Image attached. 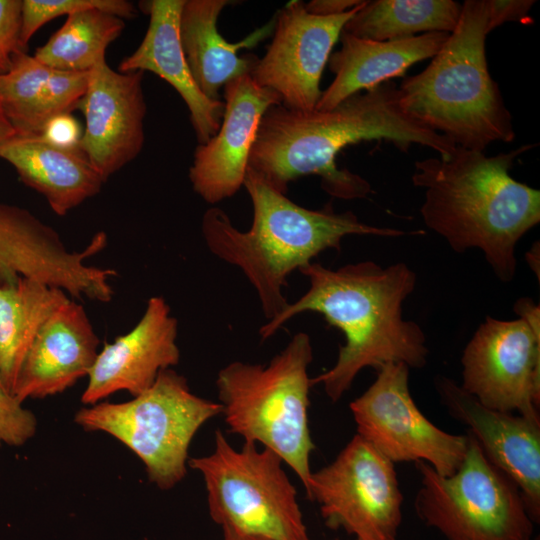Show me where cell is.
Segmentation results:
<instances>
[{"label":"cell","mask_w":540,"mask_h":540,"mask_svg":"<svg viewBox=\"0 0 540 540\" xmlns=\"http://www.w3.org/2000/svg\"><path fill=\"white\" fill-rule=\"evenodd\" d=\"M536 257H539V244L535 243L532 248L526 253V260L530 268L535 272L537 271V277L539 280V267L536 265V260L539 261V258L536 259Z\"/></svg>","instance_id":"36"},{"label":"cell","mask_w":540,"mask_h":540,"mask_svg":"<svg viewBox=\"0 0 540 540\" xmlns=\"http://www.w3.org/2000/svg\"><path fill=\"white\" fill-rule=\"evenodd\" d=\"M335 540H337V539H335Z\"/></svg>","instance_id":"38"},{"label":"cell","mask_w":540,"mask_h":540,"mask_svg":"<svg viewBox=\"0 0 540 540\" xmlns=\"http://www.w3.org/2000/svg\"><path fill=\"white\" fill-rule=\"evenodd\" d=\"M229 0H184L179 17L180 41L192 76L202 93L219 99L221 87L239 76L250 74L258 57L239 56L241 49L252 48L274 29L275 19L243 40L228 42L218 31L217 22Z\"/></svg>","instance_id":"21"},{"label":"cell","mask_w":540,"mask_h":540,"mask_svg":"<svg viewBox=\"0 0 540 540\" xmlns=\"http://www.w3.org/2000/svg\"><path fill=\"white\" fill-rule=\"evenodd\" d=\"M22 0H0V75L11 67L20 45ZM25 51V50H24Z\"/></svg>","instance_id":"29"},{"label":"cell","mask_w":540,"mask_h":540,"mask_svg":"<svg viewBox=\"0 0 540 540\" xmlns=\"http://www.w3.org/2000/svg\"><path fill=\"white\" fill-rule=\"evenodd\" d=\"M37 418L26 408L10 411L0 406V447H20L37 431Z\"/></svg>","instance_id":"30"},{"label":"cell","mask_w":540,"mask_h":540,"mask_svg":"<svg viewBox=\"0 0 540 540\" xmlns=\"http://www.w3.org/2000/svg\"><path fill=\"white\" fill-rule=\"evenodd\" d=\"M312 360L310 336L298 332L269 363L234 361L218 372L215 381L228 431L278 455L305 491L315 449L308 420Z\"/></svg>","instance_id":"6"},{"label":"cell","mask_w":540,"mask_h":540,"mask_svg":"<svg viewBox=\"0 0 540 540\" xmlns=\"http://www.w3.org/2000/svg\"><path fill=\"white\" fill-rule=\"evenodd\" d=\"M364 3L340 15L318 16L307 12L302 1L289 2L278 12L272 41L264 56L257 59L251 78L277 93L283 106L303 112L315 110L332 48Z\"/></svg>","instance_id":"13"},{"label":"cell","mask_w":540,"mask_h":540,"mask_svg":"<svg viewBox=\"0 0 540 540\" xmlns=\"http://www.w3.org/2000/svg\"><path fill=\"white\" fill-rule=\"evenodd\" d=\"M224 100L218 132L198 144L189 169L194 192L212 205L233 197L243 186L260 120L270 107L282 104L277 93L259 86L250 74L228 81Z\"/></svg>","instance_id":"15"},{"label":"cell","mask_w":540,"mask_h":540,"mask_svg":"<svg viewBox=\"0 0 540 540\" xmlns=\"http://www.w3.org/2000/svg\"><path fill=\"white\" fill-rule=\"evenodd\" d=\"M461 364L459 385L482 405L540 420V324L486 316Z\"/></svg>","instance_id":"12"},{"label":"cell","mask_w":540,"mask_h":540,"mask_svg":"<svg viewBox=\"0 0 540 540\" xmlns=\"http://www.w3.org/2000/svg\"><path fill=\"white\" fill-rule=\"evenodd\" d=\"M15 135L0 105V143ZM15 230V213L11 205L0 204V262L11 247Z\"/></svg>","instance_id":"33"},{"label":"cell","mask_w":540,"mask_h":540,"mask_svg":"<svg viewBox=\"0 0 540 540\" xmlns=\"http://www.w3.org/2000/svg\"><path fill=\"white\" fill-rule=\"evenodd\" d=\"M448 36L433 32L400 40L374 41L342 32L341 48L328 60L334 80L322 92L316 109L331 110L356 93L403 76L413 64L435 56Z\"/></svg>","instance_id":"20"},{"label":"cell","mask_w":540,"mask_h":540,"mask_svg":"<svg viewBox=\"0 0 540 540\" xmlns=\"http://www.w3.org/2000/svg\"><path fill=\"white\" fill-rule=\"evenodd\" d=\"M283 464L256 444L234 448L220 430L210 454L188 460L202 475L209 514L223 533L256 540H311Z\"/></svg>","instance_id":"8"},{"label":"cell","mask_w":540,"mask_h":540,"mask_svg":"<svg viewBox=\"0 0 540 540\" xmlns=\"http://www.w3.org/2000/svg\"><path fill=\"white\" fill-rule=\"evenodd\" d=\"M466 455L450 476L415 462L417 516L445 540H531L534 522L514 481L494 466L468 433Z\"/></svg>","instance_id":"9"},{"label":"cell","mask_w":540,"mask_h":540,"mask_svg":"<svg viewBox=\"0 0 540 540\" xmlns=\"http://www.w3.org/2000/svg\"><path fill=\"white\" fill-rule=\"evenodd\" d=\"M0 406L10 411H17L23 408L10 394L6 392L0 381Z\"/></svg>","instance_id":"35"},{"label":"cell","mask_w":540,"mask_h":540,"mask_svg":"<svg viewBox=\"0 0 540 540\" xmlns=\"http://www.w3.org/2000/svg\"><path fill=\"white\" fill-rule=\"evenodd\" d=\"M386 140L407 151L412 144L449 155L456 144L410 117L401 107L398 88L385 82L356 93L331 110L303 112L282 104L262 116L250 151L248 168L277 191L286 194L293 180L321 178V187L340 199L365 198L367 180L339 169L336 156L363 141Z\"/></svg>","instance_id":"1"},{"label":"cell","mask_w":540,"mask_h":540,"mask_svg":"<svg viewBox=\"0 0 540 540\" xmlns=\"http://www.w3.org/2000/svg\"><path fill=\"white\" fill-rule=\"evenodd\" d=\"M489 32L503 23L528 18L534 0H487Z\"/></svg>","instance_id":"32"},{"label":"cell","mask_w":540,"mask_h":540,"mask_svg":"<svg viewBox=\"0 0 540 540\" xmlns=\"http://www.w3.org/2000/svg\"><path fill=\"white\" fill-rule=\"evenodd\" d=\"M461 9L462 4L453 0L365 1L343 32L374 41L406 39L417 33L450 34Z\"/></svg>","instance_id":"24"},{"label":"cell","mask_w":540,"mask_h":540,"mask_svg":"<svg viewBox=\"0 0 540 540\" xmlns=\"http://www.w3.org/2000/svg\"><path fill=\"white\" fill-rule=\"evenodd\" d=\"M435 388L449 414L468 427L485 457L518 486L532 521L540 519V420L482 405L445 376Z\"/></svg>","instance_id":"16"},{"label":"cell","mask_w":540,"mask_h":540,"mask_svg":"<svg viewBox=\"0 0 540 540\" xmlns=\"http://www.w3.org/2000/svg\"><path fill=\"white\" fill-rule=\"evenodd\" d=\"M487 0H466L455 29L428 66L398 88L402 109L457 146L483 152L515 138L512 115L485 51Z\"/></svg>","instance_id":"5"},{"label":"cell","mask_w":540,"mask_h":540,"mask_svg":"<svg viewBox=\"0 0 540 540\" xmlns=\"http://www.w3.org/2000/svg\"><path fill=\"white\" fill-rule=\"evenodd\" d=\"M83 131L71 113L60 114L46 121L39 135L45 142L67 150L78 149Z\"/></svg>","instance_id":"31"},{"label":"cell","mask_w":540,"mask_h":540,"mask_svg":"<svg viewBox=\"0 0 540 540\" xmlns=\"http://www.w3.org/2000/svg\"><path fill=\"white\" fill-rule=\"evenodd\" d=\"M100 340L84 307L69 299L44 323L21 365L13 398L23 405L62 393L87 377Z\"/></svg>","instance_id":"18"},{"label":"cell","mask_w":540,"mask_h":540,"mask_svg":"<svg viewBox=\"0 0 540 540\" xmlns=\"http://www.w3.org/2000/svg\"><path fill=\"white\" fill-rule=\"evenodd\" d=\"M143 71L122 73L103 60L89 71L79 109L85 128L78 149L104 183L134 160L144 144Z\"/></svg>","instance_id":"14"},{"label":"cell","mask_w":540,"mask_h":540,"mask_svg":"<svg viewBox=\"0 0 540 540\" xmlns=\"http://www.w3.org/2000/svg\"><path fill=\"white\" fill-rule=\"evenodd\" d=\"M243 186L253 208L249 230H238L228 215L215 206L204 213L201 230L208 249L244 273L256 290L268 321L289 303L283 288L288 285L290 274L327 249L340 250L344 237L407 235L400 229L363 223L351 211L337 213L330 205L321 210L304 208L250 168Z\"/></svg>","instance_id":"4"},{"label":"cell","mask_w":540,"mask_h":540,"mask_svg":"<svg viewBox=\"0 0 540 540\" xmlns=\"http://www.w3.org/2000/svg\"><path fill=\"white\" fill-rule=\"evenodd\" d=\"M0 158L20 180L47 200L59 216L97 195L104 181L79 149L67 150L39 136L13 135L0 143Z\"/></svg>","instance_id":"22"},{"label":"cell","mask_w":540,"mask_h":540,"mask_svg":"<svg viewBox=\"0 0 540 540\" xmlns=\"http://www.w3.org/2000/svg\"><path fill=\"white\" fill-rule=\"evenodd\" d=\"M69 299L63 290L32 278L0 283V381L11 396L37 333Z\"/></svg>","instance_id":"23"},{"label":"cell","mask_w":540,"mask_h":540,"mask_svg":"<svg viewBox=\"0 0 540 540\" xmlns=\"http://www.w3.org/2000/svg\"><path fill=\"white\" fill-rule=\"evenodd\" d=\"M409 367L387 363L374 382L349 407L357 435L392 463L424 462L450 476L462 464L469 435L448 433L431 422L414 402Z\"/></svg>","instance_id":"11"},{"label":"cell","mask_w":540,"mask_h":540,"mask_svg":"<svg viewBox=\"0 0 540 540\" xmlns=\"http://www.w3.org/2000/svg\"><path fill=\"white\" fill-rule=\"evenodd\" d=\"M309 289L259 329L265 340L286 322L304 312H316L345 337L335 364L311 378L337 402L364 368L375 370L387 363L409 368L426 366L429 349L422 328L403 318V303L414 291L417 277L404 262L382 267L360 261L336 270L310 263L299 270Z\"/></svg>","instance_id":"2"},{"label":"cell","mask_w":540,"mask_h":540,"mask_svg":"<svg viewBox=\"0 0 540 540\" xmlns=\"http://www.w3.org/2000/svg\"><path fill=\"white\" fill-rule=\"evenodd\" d=\"M223 536H224V540H256V539L236 536V535L229 534V533H223Z\"/></svg>","instance_id":"37"},{"label":"cell","mask_w":540,"mask_h":540,"mask_svg":"<svg viewBox=\"0 0 540 540\" xmlns=\"http://www.w3.org/2000/svg\"><path fill=\"white\" fill-rule=\"evenodd\" d=\"M361 3V0H312L305 3V9L318 16H335L346 13Z\"/></svg>","instance_id":"34"},{"label":"cell","mask_w":540,"mask_h":540,"mask_svg":"<svg viewBox=\"0 0 540 540\" xmlns=\"http://www.w3.org/2000/svg\"><path fill=\"white\" fill-rule=\"evenodd\" d=\"M184 0L141 2L149 15L143 40L137 49L118 66L122 73L150 71L170 84L185 102L199 145L218 132L224 102L205 96L196 84L180 41L179 17Z\"/></svg>","instance_id":"19"},{"label":"cell","mask_w":540,"mask_h":540,"mask_svg":"<svg viewBox=\"0 0 540 540\" xmlns=\"http://www.w3.org/2000/svg\"><path fill=\"white\" fill-rule=\"evenodd\" d=\"M306 495L330 529L354 540H398L403 495L394 463L357 434L311 473Z\"/></svg>","instance_id":"10"},{"label":"cell","mask_w":540,"mask_h":540,"mask_svg":"<svg viewBox=\"0 0 540 540\" xmlns=\"http://www.w3.org/2000/svg\"><path fill=\"white\" fill-rule=\"evenodd\" d=\"M124 28V19L99 9L74 12L33 56L52 69L87 72Z\"/></svg>","instance_id":"25"},{"label":"cell","mask_w":540,"mask_h":540,"mask_svg":"<svg viewBox=\"0 0 540 540\" xmlns=\"http://www.w3.org/2000/svg\"><path fill=\"white\" fill-rule=\"evenodd\" d=\"M87 9H99L122 19L137 15L134 4L126 0H22L21 48L26 51L32 36L51 20Z\"/></svg>","instance_id":"27"},{"label":"cell","mask_w":540,"mask_h":540,"mask_svg":"<svg viewBox=\"0 0 540 540\" xmlns=\"http://www.w3.org/2000/svg\"><path fill=\"white\" fill-rule=\"evenodd\" d=\"M177 333V319L165 299L151 297L138 323L98 352L81 402L89 406L119 391L134 397L149 389L161 371L179 363Z\"/></svg>","instance_id":"17"},{"label":"cell","mask_w":540,"mask_h":540,"mask_svg":"<svg viewBox=\"0 0 540 540\" xmlns=\"http://www.w3.org/2000/svg\"><path fill=\"white\" fill-rule=\"evenodd\" d=\"M222 414L219 402L194 394L172 368L133 399L101 401L79 409L74 422L87 432H104L130 449L159 489L175 487L186 475L188 451L199 429Z\"/></svg>","instance_id":"7"},{"label":"cell","mask_w":540,"mask_h":540,"mask_svg":"<svg viewBox=\"0 0 540 540\" xmlns=\"http://www.w3.org/2000/svg\"><path fill=\"white\" fill-rule=\"evenodd\" d=\"M534 146L486 156L456 145L447 156L414 163L412 183L424 190L425 225L456 253L479 249L502 282L514 279L517 243L540 222V191L509 173Z\"/></svg>","instance_id":"3"},{"label":"cell","mask_w":540,"mask_h":540,"mask_svg":"<svg viewBox=\"0 0 540 540\" xmlns=\"http://www.w3.org/2000/svg\"><path fill=\"white\" fill-rule=\"evenodd\" d=\"M51 69L20 50L13 55L10 69L0 75L1 109L16 136L40 135L43 90Z\"/></svg>","instance_id":"26"},{"label":"cell","mask_w":540,"mask_h":540,"mask_svg":"<svg viewBox=\"0 0 540 540\" xmlns=\"http://www.w3.org/2000/svg\"><path fill=\"white\" fill-rule=\"evenodd\" d=\"M89 71L51 69L42 97L43 126L50 118L77 109L88 85Z\"/></svg>","instance_id":"28"}]
</instances>
